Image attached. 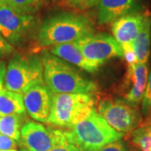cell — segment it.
Wrapping results in <instances>:
<instances>
[{"instance_id":"29","label":"cell","mask_w":151,"mask_h":151,"mask_svg":"<svg viewBox=\"0 0 151 151\" xmlns=\"http://www.w3.org/2000/svg\"><path fill=\"white\" fill-rule=\"evenodd\" d=\"M3 86H4V84H1V83H0V92H1V91H2V90L4 89Z\"/></svg>"},{"instance_id":"30","label":"cell","mask_w":151,"mask_h":151,"mask_svg":"<svg viewBox=\"0 0 151 151\" xmlns=\"http://www.w3.org/2000/svg\"><path fill=\"white\" fill-rule=\"evenodd\" d=\"M8 151H18L17 150H8Z\"/></svg>"},{"instance_id":"8","label":"cell","mask_w":151,"mask_h":151,"mask_svg":"<svg viewBox=\"0 0 151 151\" xmlns=\"http://www.w3.org/2000/svg\"><path fill=\"white\" fill-rule=\"evenodd\" d=\"M34 24L32 14L6 6L0 7V34L14 47L25 40Z\"/></svg>"},{"instance_id":"18","label":"cell","mask_w":151,"mask_h":151,"mask_svg":"<svg viewBox=\"0 0 151 151\" xmlns=\"http://www.w3.org/2000/svg\"><path fill=\"white\" fill-rule=\"evenodd\" d=\"M23 115L13 114L0 116V134L19 141L23 127Z\"/></svg>"},{"instance_id":"27","label":"cell","mask_w":151,"mask_h":151,"mask_svg":"<svg viewBox=\"0 0 151 151\" xmlns=\"http://www.w3.org/2000/svg\"><path fill=\"white\" fill-rule=\"evenodd\" d=\"M6 73V64L4 61L0 60V83L4 84Z\"/></svg>"},{"instance_id":"12","label":"cell","mask_w":151,"mask_h":151,"mask_svg":"<svg viewBox=\"0 0 151 151\" xmlns=\"http://www.w3.org/2000/svg\"><path fill=\"white\" fill-rule=\"evenodd\" d=\"M97 20L101 24H112L119 18L139 12L140 0H99L97 3Z\"/></svg>"},{"instance_id":"13","label":"cell","mask_w":151,"mask_h":151,"mask_svg":"<svg viewBox=\"0 0 151 151\" xmlns=\"http://www.w3.org/2000/svg\"><path fill=\"white\" fill-rule=\"evenodd\" d=\"M148 14L137 12L119 18L112 23L113 38L120 45L132 44L137 37Z\"/></svg>"},{"instance_id":"10","label":"cell","mask_w":151,"mask_h":151,"mask_svg":"<svg viewBox=\"0 0 151 151\" xmlns=\"http://www.w3.org/2000/svg\"><path fill=\"white\" fill-rule=\"evenodd\" d=\"M19 147L20 151H49L54 145V129L35 122H28L22 127Z\"/></svg>"},{"instance_id":"19","label":"cell","mask_w":151,"mask_h":151,"mask_svg":"<svg viewBox=\"0 0 151 151\" xmlns=\"http://www.w3.org/2000/svg\"><path fill=\"white\" fill-rule=\"evenodd\" d=\"M43 0H0V7L6 6L22 13L31 14L41 6Z\"/></svg>"},{"instance_id":"6","label":"cell","mask_w":151,"mask_h":151,"mask_svg":"<svg viewBox=\"0 0 151 151\" xmlns=\"http://www.w3.org/2000/svg\"><path fill=\"white\" fill-rule=\"evenodd\" d=\"M98 114L120 134L132 133L140 124V113L124 100L104 99L97 107Z\"/></svg>"},{"instance_id":"20","label":"cell","mask_w":151,"mask_h":151,"mask_svg":"<svg viewBox=\"0 0 151 151\" xmlns=\"http://www.w3.org/2000/svg\"><path fill=\"white\" fill-rule=\"evenodd\" d=\"M54 145L49 151H71V141L68 136V133L55 129H54Z\"/></svg>"},{"instance_id":"16","label":"cell","mask_w":151,"mask_h":151,"mask_svg":"<svg viewBox=\"0 0 151 151\" xmlns=\"http://www.w3.org/2000/svg\"><path fill=\"white\" fill-rule=\"evenodd\" d=\"M25 113L22 94L4 88L0 92V116Z\"/></svg>"},{"instance_id":"26","label":"cell","mask_w":151,"mask_h":151,"mask_svg":"<svg viewBox=\"0 0 151 151\" xmlns=\"http://www.w3.org/2000/svg\"><path fill=\"white\" fill-rule=\"evenodd\" d=\"M14 52V47L0 34V57H4Z\"/></svg>"},{"instance_id":"28","label":"cell","mask_w":151,"mask_h":151,"mask_svg":"<svg viewBox=\"0 0 151 151\" xmlns=\"http://www.w3.org/2000/svg\"><path fill=\"white\" fill-rule=\"evenodd\" d=\"M68 136H69V135H68ZM71 151H84V150L81 149V147H79L77 145H76V144H74V143H72V142H71Z\"/></svg>"},{"instance_id":"11","label":"cell","mask_w":151,"mask_h":151,"mask_svg":"<svg viewBox=\"0 0 151 151\" xmlns=\"http://www.w3.org/2000/svg\"><path fill=\"white\" fill-rule=\"evenodd\" d=\"M52 94L45 83L32 86L22 94L25 111L33 119L47 123L51 108Z\"/></svg>"},{"instance_id":"1","label":"cell","mask_w":151,"mask_h":151,"mask_svg":"<svg viewBox=\"0 0 151 151\" xmlns=\"http://www.w3.org/2000/svg\"><path fill=\"white\" fill-rule=\"evenodd\" d=\"M92 31V21L86 16L74 13H58L44 20L38 40L42 46H55L77 41Z\"/></svg>"},{"instance_id":"17","label":"cell","mask_w":151,"mask_h":151,"mask_svg":"<svg viewBox=\"0 0 151 151\" xmlns=\"http://www.w3.org/2000/svg\"><path fill=\"white\" fill-rule=\"evenodd\" d=\"M131 139L133 145L140 151H151V116L140 122L131 133Z\"/></svg>"},{"instance_id":"9","label":"cell","mask_w":151,"mask_h":151,"mask_svg":"<svg viewBox=\"0 0 151 151\" xmlns=\"http://www.w3.org/2000/svg\"><path fill=\"white\" fill-rule=\"evenodd\" d=\"M147 64L134 63L128 65L122 85L123 100L131 107L137 108L140 104L148 81Z\"/></svg>"},{"instance_id":"22","label":"cell","mask_w":151,"mask_h":151,"mask_svg":"<svg viewBox=\"0 0 151 151\" xmlns=\"http://www.w3.org/2000/svg\"><path fill=\"white\" fill-rule=\"evenodd\" d=\"M120 46L123 50V53H124L123 58H124V60H126L128 65H132V64L137 63L136 55H135L134 50L133 48L132 44H126V45H123Z\"/></svg>"},{"instance_id":"21","label":"cell","mask_w":151,"mask_h":151,"mask_svg":"<svg viewBox=\"0 0 151 151\" xmlns=\"http://www.w3.org/2000/svg\"><path fill=\"white\" fill-rule=\"evenodd\" d=\"M141 111L145 118L151 116V66L149 71L145 91L141 102Z\"/></svg>"},{"instance_id":"5","label":"cell","mask_w":151,"mask_h":151,"mask_svg":"<svg viewBox=\"0 0 151 151\" xmlns=\"http://www.w3.org/2000/svg\"><path fill=\"white\" fill-rule=\"evenodd\" d=\"M44 83L42 61L36 55H16L6 67L5 89L23 94L32 86Z\"/></svg>"},{"instance_id":"25","label":"cell","mask_w":151,"mask_h":151,"mask_svg":"<svg viewBox=\"0 0 151 151\" xmlns=\"http://www.w3.org/2000/svg\"><path fill=\"white\" fill-rule=\"evenodd\" d=\"M97 151H128V148L124 141L118 140L108 144Z\"/></svg>"},{"instance_id":"2","label":"cell","mask_w":151,"mask_h":151,"mask_svg":"<svg viewBox=\"0 0 151 151\" xmlns=\"http://www.w3.org/2000/svg\"><path fill=\"white\" fill-rule=\"evenodd\" d=\"M44 82L53 94L88 93L95 92L94 82L83 76L63 60L45 53L42 56Z\"/></svg>"},{"instance_id":"3","label":"cell","mask_w":151,"mask_h":151,"mask_svg":"<svg viewBox=\"0 0 151 151\" xmlns=\"http://www.w3.org/2000/svg\"><path fill=\"white\" fill-rule=\"evenodd\" d=\"M70 141L84 151H97L110 143L121 140L123 134L114 130L96 110L67 132Z\"/></svg>"},{"instance_id":"15","label":"cell","mask_w":151,"mask_h":151,"mask_svg":"<svg viewBox=\"0 0 151 151\" xmlns=\"http://www.w3.org/2000/svg\"><path fill=\"white\" fill-rule=\"evenodd\" d=\"M151 44V18L150 15L146 17L145 21L141 29L140 32L133 41L132 45L134 50L137 62L147 64L150 54Z\"/></svg>"},{"instance_id":"4","label":"cell","mask_w":151,"mask_h":151,"mask_svg":"<svg viewBox=\"0 0 151 151\" xmlns=\"http://www.w3.org/2000/svg\"><path fill=\"white\" fill-rule=\"evenodd\" d=\"M95 109V101L88 93L52 94L50 113L47 123L71 129Z\"/></svg>"},{"instance_id":"23","label":"cell","mask_w":151,"mask_h":151,"mask_svg":"<svg viewBox=\"0 0 151 151\" xmlns=\"http://www.w3.org/2000/svg\"><path fill=\"white\" fill-rule=\"evenodd\" d=\"M18 147H19V143L16 140L0 134V151L16 150Z\"/></svg>"},{"instance_id":"24","label":"cell","mask_w":151,"mask_h":151,"mask_svg":"<svg viewBox=\"0 0 151 151\" xmlns=\"http://www.w3.org/2000/svg\"><path fill=\"white\" fill-rule=\"evenodd\" d=\"M69 4L80 9H86L97 5L99 0H65Z\"/></svg>"},{"instance_id":"7","label":"cell","mask_w":151,"mask_h":151,"mask_svg":"<svg viewBox=\"0 0 151 151\" xmlns=\"http://www.w3.org/2000/svg\"><path fill=\"white\" fill-rule=\"evenodd\" d=\"M76 42L85 58L99 67L111 59L124 57L120 45L108 34H91Z\"/></svg>"},{"instance_id":"14","label":"cell","mask_w":151,"mask_h":151,"mask_svg":"<svg viewBox=\"0 0 151 151\" xmlns=\"http://www.w3.org/2000/svg\"><path fill=\"white\" fill-rule=\"evenodd\" d=\"M50 53L90 73L96 72L100 68L85 58L76 41L53 46L50 50Z\"/></svg>"}]
</instances>
